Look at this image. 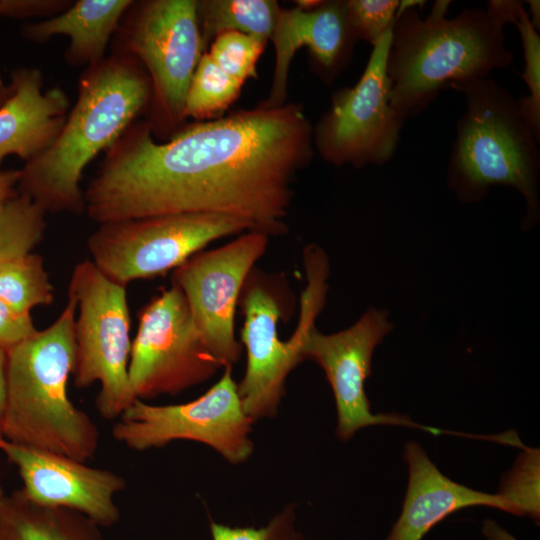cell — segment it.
Listing matches in <instances>:
<instances>
[{"instance_id":"13","label":"cell","mask_w":540,"mask_h":540,"mask_svg":"<svg viewBox=\"0 0 540 540\" xmlns=\"http://www.w3.org/2000/svg\"><path fill=\"white\" fill-rule=\"evenodd\" d=\"M270 236L246 231L224 246L200 251L174 269L172 281L182 290L194 326L220 367L232 368L243 346L234 330L239 297Z\"/></svg>"},{"instance_id":"32","label":"cell","mask_w":540,"mask_h":540,"mask_svg":"<svg viewBox=\"0 0 540 540\" xmlns=\"http://www.w3.org/2000/svg\"><path fill=\"white\" fill-rule=\"evenodd\" d=\"M7 351L0 348V439L3 438V426L7 406Z\"/></svg>"},{"instance_id":"6","label":"cell","mask_w":540,"mask_h":540,"mask_svg":"<svg viewBox=\"0 0 540 540\" xmlns=\"http://www.w3.org/2000/svg\"><path fill=\"white\" fill-rule=\"evenodd\" d=\"M307 285L301 295L300 318L292 336L279 338V321L285 317L286 286L280 277L260 270L249 273L238 306L244 316L241 331L247 363L237 384L245 414L254 422L278 414L285 396L286 379L303 360L302 346L322 310L327 293L329 264L326 254L316 246L303 252Z\"/></svg>"},{"instance_id":"15","label":"cell","mask_w":540,"mask_h":540,"mask_svg":"<svg viewBox=\"0 0 540 540\" xmlns=\"http://www.w3.org/2000/svg\"><path fill=\"white\" fill-rule=\"evenodd\" d=\"M0 450L23 481L24 495L32 502L77 511L101 528L114 526L120 510L114 496L126 488L115 472L45 450L0 439Z\"/></svg>"},{"instance_id":"5","label":"cell","mask_w":540,"mask_h":540,"mask_svg":"<svg viewBox=\"0 0 540 540\" xmlns=\"http://www.w3.org/2000/svg\"><path fill=\"white\" fill-rule=\"evenodd\" d=\"M463 94L448 185L462 202L479 201L493 185L515 188L525 199L524 223L539 215V142L518 99L490 77L450 85Z\"/></svg>"},{"instance_id":"2","label":"cell","mask_w":540,"mask_h":540,"mask_svg":"<svg viewBox=\"0 0 540 540\" xmlns=\"http://www.w3.org/2000/svg\"><path fill=\"white\" fill-rule=\"evenodd\" d=\"M451 1L437 0L422 18L418 8L395 18L387 56L390 102L402 120L425 110L456 83L489 77L514 61L504 27L515 24L524 2L490 0L447 18Z\"/></svg>"},{"instance_id":"35","label":"cell","mask_w":540,"mask_h":540,"mask_svg":"<svg viewBox=\"0 0 540 540\" xmlns=\"http://www.w3.org/2000/svg\"><path fill=\"white\" fill-rule=\"evenodd\" d=\"M425 3L426 2L422 0H401L399 1L396 17L402 14L404 11L412 8H418L421 11Z\"/></svg>"},{"instance_id":"7","label":"cell","mask_w":540,"mask_h":540,"mask_svg":"<svg viewBox=\"0 0 540 540\" xmlns=\"http://www.w3.org/2000/svg\"><path fill=\"white\" fill-rule=\"evenodd\" d=\"M111 51L145 70L151 85L146 121L153 135L171 137L186 119L187 91L205 52L197 1L133 0L113 35Z\"/></svg>"},{"instance_id":"11","label":"cell","mask_w":540,"mask_h":540,"mask_svg":"<svg viewBox=\"0 0 540 540\" xmlns=\"http://www.w3.org/2000/svg\"><path fill=\"white\" fill-rule=\"evenodd\" d=\"M220 368L174 281L140 309L128 366L136 399L177 395L208 381Z\"/></svg>"},{"instance_id":"23","label":"cell","mask_w":540,"mask_h":540,"mask_svg":"<svg viewBox=\"0 0 540 540\" xmlns=\"http://www.w3.org/2000/svg\"><path fill=\"white\" fill-rule=\"evenodd\" d=\"M242 85L204 52L187 91L185 118L198 122L217 119L238 97Z\"/></svg>"},{"instance_id":"30","label":"cell","mask_w":540,"mask_h":540,"mask_svg":"<svg viewBox=\"0 0 540 540\" xmlns=\"http://www.w3.org/2000/svg\"><path fill=\"white\" fill-rule=\"evenodd\" d=\"M37 331L30 314L17 312L0 300V348L8 351Z\"/></svg>"},{"instance_id":"14","label":"cell","mask_w":540,"mask_h":540,"mask_svg":"<svg viewBox=\"0 0 540 540\" xmlns=\"http://www.w3.org/2000/svg\"><path fill=\"white\" fill-rule=\"evenodd\" d=\"M387 312L368 309L352 326L333 334H323L313 327L302 346L303 360L316 362L332 388L336 409V435L351 439L362 428L372 425L419 427L433 434L440 430L424 427L399 415H374L365 393L376 346L391 331Z\"/></svg>"},{"instance_id":"21","label":"cell","mask_w":540,"mask_h":540,"mask_svg":"<svg viewBox=\"0 0 540 540\" xmlns=\"http://www.w3.org/2000/svg\"><path fill=\"white\" fill-rule=\"evenodd\" d=\"M280 7L274 0L197 1V15L204 47L228 31L267 41L274 30Z\"/></svg>"},{"instance_id":"20","label":"cell","mask_w":540,"mask_h":540,"mask_svg":"<svg viewBox=\"0 0 540 540\" xmlns=\"http://www.w3.org/2000/svg\"><path fill=\"white\" fill-rule=\"evenodd\" d=\"M0 540H105L101 527L66 508L38 505L21 489L0 500Z\"/></svg>"},{"instance_id":"25","label":"cell","mask_w":540,"mask_h":540,"mask_svg":"<svg viewBox=\"0 0 540 540\" xmlns=\"http://www.w3.org/2000/svg\"><path fill=\"white\" fill-rule=\"evenodd\" d=\"M498 494L508 503L512 514H528L539 519L538 449L524 448L513 468L504 475Z\"/></svg>"},{"instance_id":"37","label":"cell","mask_w":540,"mask_h":540,"mask_svg":"<svg viewBox=\"0 0 540 540\" xmlns=\"http://www.w3.org/2000/svg\"><path fill=\"white\" fill-rule=\"evenodd\" d=\"M14 15V0H0V18Z\"/></svg>"},{"instance_id":"10","label":"cell","mask_w":540,"mask_h":540,"mask_svg":"<svg viewBox=\"0 0 540 540\" xmlns=\"http://www.w3.org/2000/svg\"><path fill=\"white\" fill-rule=\"evenodd\" d=\"M253 421L245 414L232 368L198 398L181 404L151 405L136 399L112 427L113 438L136 451L162 448L172 441L199 442L231 464L253 453Z\"/></svg>"},{"instance_id":"24","label":"cell","mask_w":540,"mask_h":540,"mask_svg":"<svg viewBox=\"0 0 540 540\" xmlns=\"http://www.w3.org/2000/svg\"><path fill=\"white\" fill-rule=\"evenodd\" d=\"M46 213L18 193L0 207V264L33 252L43 240Z\"/></svg>"},{"instance_id":"28","label":"cell","mask_w":540,"mask_h":540,"mask_svg":"<svg viewBox=\"0 0 540 540\" xmlns=\"http://www.w3.org/2000/svg\"><path fill=\"white\" fill-rule=\"evenodd\" d=\"M398 6V0H347V18L355 39L375 46L393 26Z\"/></svg>"},{"instance_id":"9","label":"cell","mask_w":540,"mask_h":540,"mask_svg":"<svg viewBox=\"0 0 540 540\" xmlns=\"http://www.w3.org/2000/svg\"><path fill=\"white\" fill-rule=\"evenodd\" d=\"M251 230L241 219L217 214L126 219L99 224L87 239V249L105 276L127 286L131 281L163 276L209 243Z\"/></svg>"},{"instance_id":"16","label":"cell","mask_w":540,"mask_h":540,"mask_svg":"<svg viewBox=\"0 0 540 540\" xmlns=\"http://www.w3.org/2000/svg\"><path fill=\"white\" fill-rule=\"evenodd\" d=\"M275 66L268 106L285 104L290 63L307 47L325 81H331L348 62L357 41L350 29L346 1H323L314 9H280L270 37Z\"/></svg>"},{"instance_id":"18","label":"cell","mask_w":540,"mask_h":540,"mask_svg":"<svg viewBox=\"0 0 540 540\" xmlns=\"http://www.w3.org/2000/svg\"><path fill=\"white\" fill-rule=\"evenodd\" d=\"M409 479L400 517L387 540H421L449 514L470 506H489L511 513L499 494L473 490L443 475L416 442L405 445Z\"/></svg>"},{"instance_id":"26","label":"cell","mask_w":540,"mask_h":540,"mask_svg":"<svg viewBox=\"0 0 540 540\" xmlns=\"http://www.w3.org/2000/svg\"><path fill=\"white\" fill-rule=\"evenodd\" d=\"M267 41L228 31L217 35L207 52L213 61L229 76L243 84L257 77L256 65Z\"/></svg>"},{"instance_id":"17","label":"cell","mask_w":540,"mask_h":540,"mask_svg":"<svg viewBox=\"0 0 540 540\" xmlns=\"http://www.w3.org/2000/svg\"><path fill=\"white\" fill-rule=\"evenodd\" d=\"M13 93L0 108V167L16 155L27 161L57 138L70 110V99L60 87L44 91V76L35 67H21L10 75Z\"/></svg>"},{"instance_id":"27","label":"cell","mask_w":540,"mask_h":540,"mask_svg":"<svg viewBox=\"0 0 540 540\" xmlns=\"http://www.w3.org/2000/svg\"><path fill=\"white\" fill-rule=\"evenodd\" d=\"M524 56L522 78L529 94L518 99L523 115L540 140V36L524 8L515 23Z\"/></svg>"},{"instance_id":"8","label":"cell","mask_w":540,"mask_h":540,"mask_svg":"<svg viewBox=\"0 0 540 540\" xmlns=\"http://www.w3.org/2000/svg\"><path fill=\"white\" fill-rule=\"evenodd\" d=\"M68 293L77 305L74 323V385L98 382L96 409L115 419L136 400L129 383L130 314L126 286L105 276L91 260L73 269Z\"/></svg>"},{"instance_id":"38","label":"cell","mask_w":540,"mask_h":540,"mask_svg":"<svg viewBox=\"0 0 540 540\" xmlns=\"http://www.w3.org/2000/svg\"><path fill=\"white\" fill-rule=\"evenodd\" d=\"M4 495H5L4 491H3V489H2V487L0 485V500L3 498Z\"/></svg>"},{"instance_id":"12","label":"cell","mask_w":540,"mask_h":540,"mask_svg":"<svg viewBox=\"0 0 540 540\" xmlns=\"http://www.w3.org/2000/svg\"><path fill=\"white\" fill-rule=\"evenodd\" d=\"M392 28L373 46L358 82L333 95L313 132L320 155L330 163L383 165L397 149L405 121L390 102L386 63Z\"/></svg>"},{"instance_id":"36","label":"cell","mask_w":540,"mask_h":540,"mask_svg":"<svg viewBox=\"0 0 540 540\" xmlns=\"http://www.w3.org/2000/svg\"><path fill=\"white\" fill-rule=\"evenodd\" d=\"M13 93V87L11 83L8 85L4 83L0 77V108L5 104V102L10 98Z\"/></svg>"},{"instance_id":"3","label":"cell","mask_w":540,"mask_h":540,"mask_svg":"<svg viewBox=\"0 0 540 540\" xmlns=\"http://www.w3.org/2000/svg\"><path fill=\"white\" fill-rule=\"evenodd\" d=\"M77 100L54 142L25 161L17 191L47 213H85L80 182L88 164L146 113L151 85L135 60L111 53L81 72Z\"/></svg>"},{"instance_id":"22","label":"cell","mask_w":540,"mask_h":540,"mask_svg":"<svg viewBox=\"0 0 540 540\" xmlns=\"http://www.w3.org/2000/svg\"><path fill=\"white\" fill-rule=\"evenodd\" d=\"M0 300L24 314L54 301V288L41 255L30 252L0 264Z\"/></svg>"},{"instance_id":"1","label":"cell","mask_w":540,"mask_h":540,"mask_svg":"<svg viewBox=\"0 0 540 540\" xmlns=\"http://www.w3.org/2000/svg\"><path fill=\"white\" fill-rule=\"evenodd\" d=\"M312 158L313 128L299 104L185 125L163 143L136 120L104 153L84 190L85 213L97 224L217 214L280 235L296 174Z\"/></svg>"},{"instance_id":"4","label":"cell","mask_w":540,"mask_h":540,"mask_svg":"<svg viewBox=\"0 0 540 540\" xmlns=\"http://www.w3.org/2000/svg\"><path fill=\"white\" fill-rule=\"evenodd\" d=\"M76 311L68 293L64 309L50 326L7 351L3 438L86 463L98 449L99 431L68 396Z\"/></svg>"},{"instance_id":"33","label":"cell","mask_w":540,"mask_h":540,"mask_svg":"<svg viewBox=\"0 0 540 540\" xmlns=\"http://www.w3.org/2000/svg\"><path fill=\"white\" fill-rule=\"evenodd\" d=\"M483 531L489 540H515L512 536L489 520L485 521Z\"/></svg>"},{"instance_id":"34","label":"cell","mask_w":540,"mask_h":540,"mask_svg":"<svg viewBox=\"0 0 540 540\" xmlns=\"http://www.w3.org/2000/svg\"><path fill=\"white\" fill-rule=\"evenodd\" d=\"M529 10L527 11L529 19L534 28L539 31L540 29V1L528 0L526 1Z\"/></svg>"},{"instance_id":"29","label":"cell","mask_w":540,"mask_h":540,"mask_svg":"<svg viewBox=\"0 0 540 540\" xmlns=\"http://www.w3.org/2000/svg\"><path fill=\"white\" fill-rule=\"evenodd\" d=\"M212 540H303L296 528V504L290 503L261 527L228 526L210 521Z\"/></svg>"},{"instance_id":"19","label":"cell","mask_w":540,"mask_h":540,"mask_svg":"<svg viewBox=\"0 0 540 540\" xmlns=\"http://www.w3.org/2000/svg\"><path fill=\"white\" fill-rule=\"evenodd\" d=\"M133 0H77L63 12L26 24L22 36L44 43L57 35L69 38L64 60L71 67H87L106 57L105 52Z\"/></svg>"},{"instance_id":"31","label":"cell","mask_w":540,"mask_h":540,"mask_svg":"<svg viewBox=\"0 0 540 540\" xmlns=\"http://www.w3.org/2000/svg\"><path fill=\"white\" fill-rule=\"evenodd\" d=\"M20 169L0 170V207L18 195Z\"/></svg>"}]
</instances>
